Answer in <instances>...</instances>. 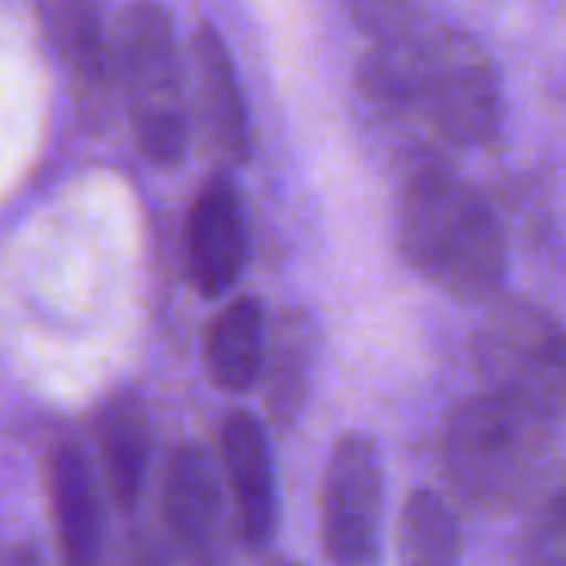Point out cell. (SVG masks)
<instances>
[{
  "instance_id": "277c9868",
  "label": "cell",
  "mask_w": 566,
  "mask_h": 566,
  "mask_svg": "<svg viewBox=\"0 0 566 566\" xmlns=\"http://www.w3.org/2000/svg\"><path fill=\"white\" fill-rule=\"evenodd\" d=\"M113 60L139 153L156 169H176L186 156L189 116L172 17L159 0H133L123 7Z\"/></svg>"
},
{
  "instance_id": "5b68a950",
  "label": "cell",
  "mask_w": 566,
  "mask_h": 566,
  "mask_svg": "<svg viewBox=\"0 0 566 566\" xmlns=\"http://www.w3.org/2000/svg\"><path fill=\"white\" fill-rule=\"evenodd\" d=\"M484 391L551 421L566 415V328L527 298H501L471 342Z\"/></svg>"
},
{
  "instance_id": "5bb4252c",
  "label": "cell",
  "mask_w": 566,
  "mask_h": 566,
  "mask_svg": "<svg viewBox=\"0 0 566 566\" xmlns=\"http://www.w3.org/2000/svg\"><path fill=\"white\" fill-rule=\"evenodd\" d=\"M206 365L219 388L245 391L262 378L265 365V315L259 298L229 302L206 335Z\"/></svg>"
},
{
  "instance_id": "52a82bcc",
  "label": "cell",
  "mask_w": 566,
  "mask_h": 566,
  "mask_svg": "<svg viewBox=\"0 0 566 566\" xmlns=\"http://www.w3.org/2000/svg\"><path fill=\"white\" fill-rule=\"evenodd\" d=\"M186 275L206 298L226 295L249 259V229L239 189L229 176L216 172L206 179L186 216Z\"/></svg>"
},
{
  "instance_id": "3957f363",
  "label": "cell",
  "mask_w": 566,
  "mask_h": 566,
  "mask_svg": "<svg viewBox=\"0 0 566 566\" xmlns=\"http://www.w3.org/2000/svg\"><path fill=\"white\" fill-rule=\"evenodd\" d=\"M551 451L554 421L491 391L454 405L438 441L448 484L488 514L524 504L537 491Z\"/></svg>"
},
{
  "instance_id": "d6986e66",
  "label": "cell",
  "mask_w": 566,
  "mask_h": 566,
  "mask_svg": "<svg viewBox=\"0 0 566 566\" xmlns=\"http://www.w3.org/2000/svg\"><path fill=\"white\" fill-rule=\"evenodd\" d=\"M119 566H172L169 564V554L163 551V544L153 537V534H136L126 541V551H123V564Z\"/></svg>"
},
{
  "instance_id": "9c48e42d",
  "label": "cell",
  "mask_w": 566,
  "mask_h": 566,
  "mask_svg": "<svg viewBox=\"0 0 566 566\" xmlns=\"http://www.w3.org/2000/svg\"><path fill=\"white\" fill-rule=\"evenodd\" d=\"M222 468L229 481L239 541L249 551H265L279 531V491L269 438L249 411H232L222 421Z\"/></svg>"
},
{
  "instance_id": "9a60e30c",
  "label": "cell",
  "mask_w": 566,
  "mask_h": 566,
  "mask_svg": "<svg viewBox=\"0 0 566 566\" xmlns=\"http://www.w3.org/2000/svg\"><path fill=\"white\" fill-rule=\"evenodd\" d=\"M99 454L109 497L119 511L136 507L149 471V421L133 398H116L99 411Z\"/></svg>"
},
{
  "instance_id": "7a4b0ae2",
  "label": "cell",
  "mask_w": 566,
  "mask_h": 566,
  "mask_svg": "<svg viewBox=\"0 0 566 566\" xmlns=\"http://www.w3.org/2000/svg\"><path fill=\"white\" fill-rule=\"evenodd\" d=\"M398 242L415 272L464 302H488L507 275V242L474 186L421 159L398 196Z\"/></svg>"
},
{
  "instance_id": "7c38bea8",
  "label": "cell",
  "mask_w": 566,
  "mask_h": 566,
  "mask_svg": "<svg viewBox=\"0 0 566 566\" xmlns=\"http://www.w3.org/2000/svg\"><path fill=\"white\" fill-rule=\"evenodd\" d=\"M50 504L66 566H96L103 551V511L93 474L80 451L56 448L50 458Z\"/></svg>"
},
{
  "instance_id": "e0dca14e",
  "label": "cell",
  "mask_w": 566,
  "mask_h": 566,
  "mask_svg": "<svg viewBox=\"0 0 566 566\" xmlns=\"http://www.w3.org/2000/svg\"><path fill=\"white\" fill-rule=\"evenodd\" d=\"M521 566H566V481L534 501L521 531Z\"/></svg>"
},
{
  "instance_id": "ffe728a7",
  "label": "cell",
  "mask_w": 566,
  "mask_h": 566,
  "mask_svg": "<svg viewBox=\"0 0 566 566\" xmlns=\"http://www.w3.org/2000/svg\"><path fill=\"white\" fill-rule=\"evenodd\" d=\"M269 566H302V564H295V560H275V564H269Z\"/></svg>"
},
{
  "instance_id": "30bf717a",
  "label": "cell",
  "mask_w": 566,
  "mask_h": 566,
  "mask_svg": "<svg viewBox=\"0 0 566 566\" xmlns=\"http://www.w3.org/2000/svg\"><path fill=\"white\" fill-rule=\"evenodd\" d=\"M192 76L199 126L212 153L226 163H245L249 156V116L239 90V76L222 33L212 23H199L192 33Z\"/></svg>"
},
{
  "instance_id": "4fadbf2b",
  "label": "cell",
  "mask_w": 566,
  "mask_h": 566,
  "mask_svg": "<svg viewBox=\"0 0 566 566\" xmlns=\"http://www.w3.org/2000/svg\"><path fill=\"white\" fill-rule=\"evenodd\" d=\"M315 325L305 312L292 308L279 318L272 342L265 345V408L279 428H292L305 408L312 368H315Z\"/></svg>"
},
{
  "instance_id": "8992f818",
  "label": "cell",
  "mask_w": 566,
  "mask_h": 566,
  "mask_svg": "<svg viewBox=\"0 0 566 566\" xmlns=\"http://www.w3.org/2000/svg\"><path fill=\"white\" fill-rule=\"evenodd\" d=\"M385 468L361 431L338 438L322 488V551L328 566H381Z\"/></svg>"
},
{
  "instance_id": "6da1fadb",
  "label": "cell",
  "mask_w": 566,
  "mask_h": 566,
  "mask_svg": "<svg viewBox=\"0 0 566 566\" xmlns=\"http://www.w3.org/2000/svg\"><path fill=\"white\" fill-rule=\"evenodd\" d=\"M361 93L388 119L444 146H481L501 126V80L484 46L454 30L411 23L378 36L358 70Z\"/></svg>"
},
{
  "instance_id": "ba28073f",
  "label": "cell",
  "mask_w": 566,
  "mask_h": 566,
  "mask_svg": "<svg viewBox=\"0 0 566 566\" xmlns=\"http://www.w3.org/2000/svg\"><path fill=\"white\" fill-rule=\"evenodd\" d=\"M166 524L186 566H229L222 494L202 448H179L166 468Z\"/></svg>"
},
{
  "instance_id": "ac0fdd59",
  "label": "cell",
  "mask_w": 566,
  "mask_h": 566,
  "mask_svg": "<svg viewBox=\"0 0 566 566\" xmlns=\"http://www.w3.org/2000/svg\"><path fill=\"white\" fill-rule=\"evenodd\" d=\"M348 10L375 40L418 23V0H348Z\"/></svg>"
},
{
  "instance_id": "8fae6325",
  "label": "cell",
  "mask_w": 566,
  "mask_h": 566,
  "mask_svg": "<svg viewBox=\"0 0 566 566\" xmlns=\"http://www.w3.org/2000/svg\"><path fill=\"white\" fill-rule=\"evenodd\" d=\"M46 27L83 103L109 99L116 60L109 53L96 0H46Z\"/></svg>"
},
{
  "instance_id": "2e32d148",
  "label": "cell",
  "mask_w": 566,
  "mask_h": 566,
  "mask_svg": "<svg viewBox=\"0 0 566 566\" xmlns=\"http://www.w3.org/2000/svg\"><path fill=\"white\" fill-rule=\"evenodd\" d=\"M401 566H461V527L441 494L421 488L401 511Z\"/></svg>"
}]
</instances>
